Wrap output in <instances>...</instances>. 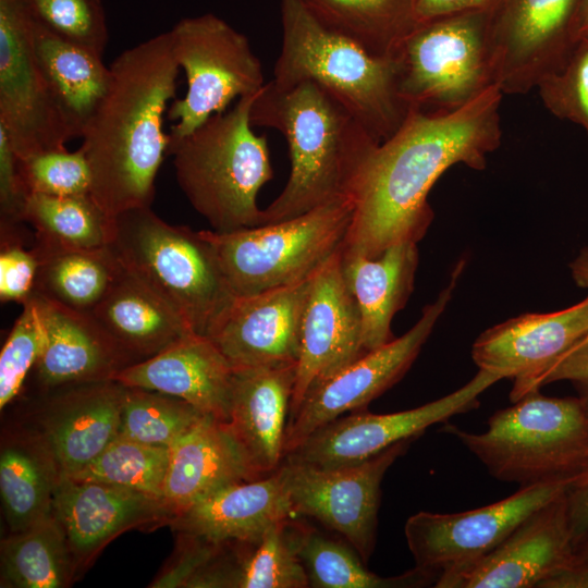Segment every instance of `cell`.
I'll return each mask as SVG.
<instances>
[{"instance_id": "obj_53", "label": "cell", "mask_w": 588, "mask_h": 588, "mask_svg": "<svg viewBox=\"0 0 588 588\" xmlns=\"http://www.w3.org/2000/svg\"><path fill=\"white\" fill-rule=\"evenodd\" d=\"M573 383L577 390L578 397L588 413V380L574 381Z\"/></svg>"}, {"instance_id": "obj_44", "label": "cell", "mask_w": 588, "mask_h": 588, "mask_svg": "<svg viewBox=\"0 0 588 588\" xmlns=\"http://www.w3.org/2000/svg\"><path fill=\"white\" fill-rule=\"evenodd\" d=\"M23 223V222H22ZM22 223L0 225V298L2 303L24 304L35 290L40 265L34 243L26 247L20 233Z\"/></svg>"}, {"instance_id": "obj_6", "label": "cell", "mask_w": 588, "mask_h": 588, "mask_svg": "<svg viewBox=\"0 0 588 588\" xmlns=\"http://www.w3.org/2000/svg\"><path fill=\"white\" fill-rule=\"evenodd\" d=\"M258 93L238 98L169 147L182 192L217 232L261 224L257 196L273 171L267 137L250 123Z\"/></svg>"}, {"instance_id": "obj_32", "label": "cell", "mask_w": 588, "mask_h": 588, "mask_svg": "<svg viewBox=\"0 0 588 588\" xmlns=\"http://www.w3.org/2000/svg\"><path fill=\"white\" fill-rule=\"evenodd\" d=\"M60 467L42 436L7 438L0 452V492L11 532L53 513Z\"/></svg>"}, {"instance_id": "obj_22", "label": "cell", "mask_w": 588, "mask_h": 588, "mask_svg": "<svg viewBox=\"0 0 588 588\" xmlns=\"http://www.w3.org/2000/svg\"><path fill=\"white\" fill-rule=\"evenodd\" d=\"M296 363L233 368L228 424L259 477L283 463Z\"/></svg>"}, {"instance_id": "obj_29", "label": "cell", "mask_w": 588, "mask_h": 588, "mask_svg": "<svg viewBox=\"0 0 588 588\" xmlns=\"http://www.w3.org/2000/svg\"><path fill=\"white\" fill-rule=\"evenodd\" d=\"M90 314L135 363L195 334L168 303L123 266Z\"/></svg>"}, {"instance_id": "obj_11", "label": "cell", "mask_w": 588, "mask_h": 588, "mask_svg": "<svg viewBox=\"0 0 588 588\" xmlns=\"http://www.w3.org/2000/svg\"><path fill=\"white\" fill-rule=\"evenodd\" d=\"M413 440L342 467L317 468L283 461L280 468L294 517L315 519L336 532L367 563L376 546L383 476Z\"/></svg>"}, {"instance_id": "obj_15", "label": "cell", "mask_w": 588, "mask_h": 588, "mask_svg": "<svg viewBox=\"0 0 588 588\" xmlns=\"http://www.w3.org/2000/svg\"><path fill=\"white\" fill-rule=\"evenodd\" d=\"M581 0H494L488 33L494 84L503 95L526 94L571 51Z\"/></svg>"}, {"instance_id": "obj_51", "label": "cell", "mask_w": 588, "mask_h": 588, "mask_svg": "<svg viewBox=\"0 0 588 588\" xmlns=\"http://www.w3.org/2000/svg\"><path fill=\"white\" fill-rule=\"evenodd\" d=\"M588 38V0H581L573 26V39Z\"/></svg>"}, {"instance_id": "obj_49", "label": "cell", "mask_w": 588, "mask_h": 588, "mask_svg": "<svg viewBox=\"0 0 588 588\" xmlns=\"http://www.w3.org/2000/svg\"><path fill=\"white\" fill-rule=\"evenodd\" d=\"M555 588H588V566H573L560 574L553 583Z\"/></svg>"}, {"instance_id": "obj_5", "label": "cell", "mask_w": 588, "mask_h": 588, "mask_svg": "<svg viewBox=\"0 0 588 588\" xmlns=\"http://www.w3.org/2000/svg\"><path fill=\"white\" fill-rule=\"evenodd\" d=\"M110 246L197 335L210 338L237 299L203 230L170 224L151 207L115 216Z\"/></svg>"}, {"instance_id": "obj_9", "label": "cell", "mask_w": 588, "mask_h": 588, "mask_svg": "<svg viewBox=\"0 0 588 588\" xmlns=\"http://www.w3.org/2000/svg\"><path fill=\"white\" fill-rule=\"evenodd\" d=\"M394 58L400 94L412 110L460 109L495 85L488 10L417 23Z\"/></svg>"}, {"instance_id": "obj_4", "label": "cell", "mask_w": 588, "mask_h": 588, "mask_svg": "<svg viewBox=\"0 0 588 588\" xmlns=\"http://www.w3.org/2000/svg\"><path fill=\"white\" fill-rule=\"evenodd\" d=\"M281 51L271 79L274 85L318 84L380 144L397 132L412 109L400 94L394 57H375L327 29L301 0H281Z\"/></svg>"}, {"instance_id": "obj_45", "label": "cell", "mask_w": 588, "mask_h": 588, "mask_svg": "<svg viewBox=\"0 0 588 588\" xmlns=\"http://www.w3.org/2000/svg\"><path fill=\"white\" fill-rule=\"evenodd\" d=\"M29 192L22 176L20 157L0 126V225L22 223Z\"/></svg>"}, {"instance_id": "obj_41", "label": "cell", "mask_w": 588, "mask_h": 588, "mask_svg": "<svg viewBox=\"0 0 588 588\" xmlns=\"http://www.w3.org/2000/svg\"><path fill=\"white\" fill-rule=\"evenodd\" d=\"M22 306L23 310L14 322L0 354L1 409L19 394L45 346L46 327L37 298L32 296Z\"/></svg>"}, {"instance_id": "obj_28", "label": "cell", "mask_w": 588, "mask_h": 588, "mask_svg": "<svg viewBox=\"0 0 588 588\" xmlns=\"http://www.w3.org/2000/svg\"><path fill=\"white\" fill-rule=\"evenodd\" d=\"M342 271L360 315L365 352L394 339L391 322L407 303L415 283L417 243L392 245L375 258L344 253Z\"/></svg>"}, {"instance_id": "obj_43", "label": "cell", "mask_w": 588, "mask_h": 588, "mask_svg": "<svg viewBox=\"0 0 588 588\" xmlns=\"http://www.w3.org/2000/svg\"><path fill=\"white\" fill-rule=\"evenodd\" d=\"M20 166L29 194L90 195V168L79 147L73 151L65 147L20 158Z\"/></svg>"}, {"instance_id": "obj_17", "label": "cell", "mask_w": 588, "mask_h": 588, "mask_svg": "<svg viewBox=\"0 0 588 588\" xmlns=\"http://www.w3.org/2000/svg\"><path fill=\"white\" fill-rule=\"evenodd\" d=\"M567 492L534 512L479 561L439 576L434 587L543 588L575 561Z\"/></svg>"}, {"instance_id": "obj_21", "label": "cell", "mask_w": 588, "mask_h": 588, "mask_svg": "<svg viewBox=\"0 0 588 588\" xmlns=\"http://www.w3.org/2000/svg\"><path fill=\"white\" fill-rule=\"evenodd\" d=\"M588 336V296L560 311L523 314L483 331L471 347L480 370L517 388Z\"/></svg>"}, {"instance_id": "obj_12", "label": "cell", "mask_w": 588, "mask_h": 588, "mask_svg": "<svg viewBox=\"0 0 588 588\" xmlns=\"http://www.w3.org/2000/svg\"><path fill=\"white\" fill-rule=\"evenodd\" d=\"M464 265V260L457 264L450 283L422 309L421 317L405 334L362 355L305 396L289 417L285 455L321 426L347 412L364 409L400 381L448 306Z\"/></svg>"}, {"instance_id": "obj_35", "label": "cell", "mask_w": 588, "mask_h": 588, "mask_svg": "<svg viewBox=\"0 0 588 588\" xmlns=\"http://www.w3.org/2000/svg\"><path fill=\"white\" fill-rule=\"evenodd\" d=\"M1 587L63 588L75 565L65 531L52 513L1 540Z\"/></svg>"}, {"instance_id": "obj_39", "label": "cell", "mask_w": 588, "mask_h": 588, "mask_svg": "<svg viewBox=\"0 0 588 588\" xmlns=\"http://www.w3.org/2000/svg\"><path fill=\"white\" fill-rule=\"evenodd\" d=\"M169 458V448L115 438L93 462L66 477L120 486L162 498Z\"/></svg>"}, {"instance_id": "obj_33", "label": "cell", "mask_w": 588, "mask_h": 588, "mask_svg": "<svg viewBox=\"0 0 588 588\" xmlns=\"http://www.w3.org/2000/svg\"><path fill=\"white\" fill-rule=\"evenodd\" d=\"M23 221L34 229V247L39 255L100 249L113 241L114 218L91 195L30 194Z\"/></svg>"}, {"instance_id": "obj_27", "label": "cell", "mask_w": 588, "mask_h": 588, "mask_svg": "<svg viewBox=\"0 0 588 588\" xmlns=\"http://www.w3.org/2000/svg\"><path fill=\"white\" fill-rule=\"evenodd\" d=\"M124 389L115 380L82 383L51 403L42 437L62 475L87 466L117 438Z\"/></svg>"}, {"instance_id": "obj_42", "label": "cell", "mask_w": 588, "mask_h": 588, "mask_svg": "<svg viewBox=\"0 0 588 588\" xmlns=\"http://www.w3.org/2000/svg\"><path fill=\"white\" fill-rule=\"evenodd\" d=\"M536 89L553 115L580 125L588 136V38L575 41L563 63Z\"/></svg>"}, {"instance_id": "obj_14", "label": "cell", "mask_w": 588, "mask_h": 588, "mask_svg": "<svg viewBox=\"0 0 588 588\" xmlns=\"http://www.w3.org/2000/svg\"><path fill=\"white\" fill-rule=\"evenodd\" d=\"M0 126L21 159L74 138L36 61L20 0H0Z\"/></svg>"}, {"instance_id": "obj_48", "label": "cell", "mask_w": 588, "mask_h": 588, "mask_svg": "<svg viewBox=\"0 0 588 588\" xmlns=\"http://www.w3.org/2000/svg\"><path fill=\"white\" fill-rule=\"evenodd\" d=\"M567 512L574 546L588 534V479L567 492Z\"/></svg>"}, {"instance_id": "obj_20", "label": "cell", "mask_w": 588, "mask_h": 588, "mask_svg": "<svg viewBox=\"0 0 588 588\" xmlns=\"http://www.w3.org/2000/svg\"><path fill=\"white\" fill-rule=\"evenodd\" d=\"M313 277L237 297L209 338L233 368L297 363Z\"/></svg>"}, {"instance_id": "obj_16", "label": "cell", "mask_w": 588, "mask_h": 588, "mask_svg": "<svg viewBox=\"0 0 588 588\" xmlns=\"http://www.w3.org/2000/svg\"><path fill=\"white\" fill-rule=\"evenodd\" d=\"M499 380L479 369L458 390L419 407L391 414L352 412L315 430L283 461L317 468L364 462L395 443L416 439L434 424L478 407L479 395Z\"/></svg>"}, {"instance_id": "obj_3", "label": "cell", "mask_w": 588, "mask_h": 588, "mask_svg": "<svg viewBox=\"0 0 588 588\" xmlns=\"http://www.w3.org/2000/svg\"><path fill=\"white\" fill-rule=\"evenodd\" d=\"M250 123L281 132L291 159L287 183L262 209L261 224L353 198L363 170L380 144L341 102L309 81L286 88L266 83L253 102Z\"/></svg>"}, {"instance_id": "obj_36", "label": "cell", "mask_w": 588, "mask_h": 588, "mask_svg": "<svg viewBox=\"0 0 588 588\" xmlns=\"http://www.w3.org/2000/svg\"><path fill=\"white\" fill-rule=\"evenodd\" d=\"M296 550L311 588H411L436 584L438 576L414 567L382 577L367 569L358 552L316 528L294 520Z\"/></svg>"}, {"instance_id": "obj_24", "label": "cell", "mask_w": 588, "mask_h": 588, "mask_svg": "<svg viewBox=\"0 0 588 588\" xmlns=\"http://www.w3.org/2000/svg\"><path fill=\"white\" fill-rule=\"evenodd\" d=\"M41 307L46 341L35 365L45 388L112 380L135 362L90 313H83L33 294Z\"/></svg>"}, {"instance_id": "obj_40", "label": "cell", "mask_w": 588, "mask_h": 588, "mask_svg": "<svg viewBox=\"0 0 588 588\" xmlns=\"http://www.w3.org/2000/svg\"><path fill=\"white\" fill-rule=\"evenodd\" d=\"M51 33L100 56L109 40L101 0H20Z\"/></svg>"}, {"instance_id": "obj_7", "label": "cell", "mask_w": 588, "mask_h": 588, "mask_svg": "<svg viewBox=\"0 0 588 588\" xmlns=\"http://www.w3.org/2000/svg\"><path fill=\"white\" fill-rule=\"evenodd\" d=\"M498 480L520 487L588 479V413L580 399L534 390L497 411L482 433L448 426Z\"/></svg>"}, {"instance_id": "obj_19", "label": "cell", "mask_w": 588, "mask_h": 588, "mask_svg": "<svg viewBox=\"0 0 588 588\" xmlns=\"http://www.w3.org/2000/svg\"><path fill=\"white\" fill-rule=\"evenodd\" d=\"M75 569L88 565L115 537L133 528L172 523L173 510L161 497L61 474L53 498Z\"/></svg>"}, {"instance_id": "obj_50", "label": "cell", "mask_w": 588, "mask_h": 588, "mask_svg": "<svg viewBox=\"0 0 588 588\" xmlns=\"http://www.w3.org/2000/svg\"><path fill=\"white\" fill-rule=\"evenodd\" d=\"M569 269L576 284L588 290V245L569 264ZM584 341H588V336Z\"/></svg>"}, {"instance_id": "obj_10", "label": "cell", "mask_w": 588, "mask_h": 588, "mask_svg": "<svg viewBox=\"0 0 588 588\" xmlns=\"http://www.w3.org/2000/svg\"><path fill=\"white\" fill-rule=\"evenodd\" d=\"M169 33L187 84L184 97L173 100L167 113L175 121L169 133L172 145L266 83L248 38L221 17L212 13L185 17Z\"/></svg>"}, {"instance_id": "obj_13", "label": "cell", "mask_w": 588, "mask_h": 588, "mask_svg": "<svg viewBox=\"0 0 588 588\" xmlns=\"http://www.w3.org/2000/svg\"><path fill=\"white\" fill-rule=\"evenodd\" d=\"M573 487L566 481L541 482L520 487L510 497L475 510L412 515L404 532L415 566L439 578L471 565L534 512Z\"/></svg>"}, {"instance_id": "obj_26", "label": "cell", "mask_w": 588, "mask_h": 588, "mask_svg": "<svg viewBox=\"0 0 588 588\" xmlns=\"http://www.w3.org/2000/svg\"><path fill=\"white\" fill-rule=\"evenodd\" d=\"M257 478L228 421L206 414L170 448L162 498L176 516L226 486Z\"/></svg>"}, {"instance_id": "obj_8", "label": "cell", "mask_w": 588, "mask_h": 588, "mask_svg": "<svg viewBox=\"0 0 588 588\" xmlns=\"http://www.w3.org/2000/svg\"><path fill=\"white\" fill-rule=\"evenodd\" d=\"M354 213L344 197L301 216L231 232L203 230L237 297L299 282L341 249Z\"/></svg>"}, {"instance_id": "obj_18", "label": "cell", "mask_w": 588, "mask_h": 588, "mask_svg": "<svg viewBox=\"0 0 588 588\" xmlns=\"http://www.w3.org/2000/svg\"><path fill=\"white\" fill-rule=\"evenodd\" d=\"M341 249L313 277L289 417L310 391L366 354L359 309L343 275Z\"/></svg>"}, {"instance_id": "obj_25", "label": "cell", "mask_w": 588, "mask_h": 588, "mask_svg": "<svg viewBox=\"0 0 588 588\" xmlns=\"http://www.w3.org/2000/svg\"><path fill=\"white\" fill-rule=\"evenodd\" d=\"M294 517L279 467L257 479L226 486L179 513L180 535L216 544L253 542L274 524Z\"/></svg>"}, {"instance_id": "obj_46", "label": "cell", "mask_w": 588, "mask_h": 588, "mask_svg": "<svg viewBox=\"0 0 588 588\" xmlns=\"http://www.w3.org/2000/svg\"><path fill=\"white\" fill-rule=\"evenodd\" d=\"M561 380H588V341L574 346L524 384L512 389L510 397L515 402L530 391Z\"/></svg>"}, {"instance_id": "obj_38", "label": "cell", "mask_w": 588, "mask_h": 588, "mask_svg": "<svg viewBox=\"0 0 588 588\" xmlns=\"http://www.w3.org/2000/svg\"><path fill=\"white\" fill-rule=\"evenodd\" d=\"M204 415L180 397L125 387L117 438L170 449Z\"/></svg>"}, {"instance_id": "obj_1", "label": "cell", "mask_w": 588, "mask_h": 588, "mask_svg": "<svg viewBox=\"0 0 588 588\" xmlns=\"http://www.w3.org/2000/svg\"><path fill=\"white\" fill-rule=\"evenodd\" d=\"M502 97L492 85L454 111L412 110L363 170L342 252L375 258L392 245L418 243L434 218L428 195L438 179L458 163L485 169L500 146Z\"/></svg>"}, {"instance_id": "obj_23", "label": "cell", "mask_w": 588, "mask_h": 588, "mask_svg": "<svg viewBox=\"0 0 588 588\" xmlns=\"http://www.w3.org/2000/svg\"><path fill=\"white\" fill-rule=\"evenodd\" d=\"M112 380L180 397L204 414L229 419L233 367L209 338L191 334L124 367Z\"/></svg>"}, {"instance_id": "obj_37", "label": "cell", "mask_w": 588, "mask_h": 588, "mask_svg": "<svg viewBox=\"0 0 588 588\" xmlns=\"http://www.w3.org/2000/svg\"><path fill=\"white\" fill-rule=\"evenodd\" d=\"M39 256L33 294L83 313L97 306L122 268L111 246Z\"/></svg>"}, {"instance_id": "obj_30", "label": "cell", "mask_w": 588, "mask_h": 588, "mask_svg": "<svg viewBox=\"0 0 588 588\" xmlns=\"http://www.w3.org/2000/svg\"><path fill=\"white\" fill-rule=\"evenodd\" d=\"M30 35L38 66L73 137H81L109 89L110 66L102 56L51 33L32 17Z\"/></svg>"}, {"instance_id": "obj_34", "label": "cell", "mask_w": 588, "mask_h": 588, "mask_svg": "<svg viewBox=\"0 0 588 588\" xmlns=\"http://www.w3.org/2000/svg\"><path fill=\"white\" fill-rule=\"evenodd\" d=\"M327 29L375 57L393 58L417 25L415 0H301Z\"/></svg>"}, {"instance_id": "obj_31", "label": "cell", "mask_w": 588, "mask_h": 588, "mask_svg": "<svg viewBox=\"0 0 588 588\" xmlns=\"http://www.w3.org/2000/svg\"><path fill=\"white\" fill-rule=\"evenodd\" d=\"M293 518L274 524L256 541L236 543L238 550L233 558H223L221 550L191 587L308 588Z\"/></svg>"}, {"instance_id": "obj_47", "label": "cell", "mask_w": 588, "mask_h": 588, "mask_svg": "<svg viewBox=\"0 0 588 588\" xmlns=\"http://www.w3.org/2000/svg\"><path fill=\"white\" fill-rule=\"evenodd\" d=\"M494 0H415L417 23L471 12L488 10Z\"/></svg>"}, {"instance_id": "obj_52", "label": "cell", "mask_w": 588, "mask_h": 588, "mask_svg": "<svg viewBox=\"0 0 588 588\" xmlns=\"http://www.w3.org/2000/svg\"><path fill=\"white\" fill-rule=\"evenodd\" d=\"M573 566H588V534L575 544Z\"/></svg>"}, {"instance_id": "obj_2", "label": "cell", "mask_w": 588, "mask_h": 588, "mask_svg": "<svg viewBox=\"0 0 588 588\" xmlns=\"http://www.w3.org/2000/svg\"><path fill=\"white\" fill-rule=\"evenodd\" d=\"M109 89L82 134L90 195L110 217L151 207L157 173L169 154L163 130L180 66L169 30L121 52Z\"/></svg>"}]
</instances>
